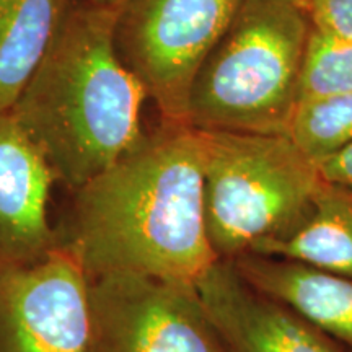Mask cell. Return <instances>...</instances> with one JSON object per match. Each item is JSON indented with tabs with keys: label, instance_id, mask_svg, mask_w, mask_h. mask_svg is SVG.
<instances>
[{
	"label": "cell",
	"instance_id": "1",
	"mask_svg": "<svg viewBox=\"0 0 352 352\" xmlns=\"http://www.w3.org/2000/svg\"><path fill=\"white\" fill-rule=\"evenodd\" d=\"M72 195L57 240L90 280L132 274L196 285L219 261L206 233L195 127L162 121Z\"/></svg>",
	"mask_w": 352,
	"mask_h": 352
},
{
	"label": "cell",
	"instance_id": "2",
	"mask_svg": "<svg viewBox=\"0 0 352 352\" xmlns=\"http://www.w3.org/2000/svg\"><path fill=\"white\" fill-rule=\"evenodd\" d=\"M121 6L72 0L10 109L70 192L120 160L145 132L147 94L114 44Z\"/></svg>",
	"mask_w": 352,
	"mask_h": 352
},
{
	"label": "cell",
	"instance_id": "3",
	"mask_svg": "<svg viewBox=\"0 0 352 352\" xmlns=\"http://www.w3.org/2000/svg\"><path fill=\"white\" fill-rule=\"evenodd\" d=\"M311 26L303 0H243L197 74L186 124L287 135Z\"/></svg>",
	"mask_w": 352,
	"mask_h": 352
},
{
	"label": "cell",
	"instance_id": "4",
	"mask_svg": "<svg viewBox=\"0 0 352 352\" xmlns=\"http://www.w3.org/2000/svg\"><path fill=\"white\" fill-rule=\"evenodd\" d=\"M199 132L204 223L217 259L258 254L307 219L324 179L289 135Z\"/></svg>",
	"mask_w": 352,
	"mask_h": 352
},
{
	"label": "cell",
	"instance_id": "5",
	"mask_svg": "<svg viewBox=\"0 0 352 352\" xmlns=\"http://www.w3.org/2000/svg\"><path fill=\"white\" fill-rule=\"evenodd\" d=\"M243 0H124L114 25L121 60L162 121L186 124L189 95Z\"/></svg>",
	"mask_w": 352,
	"mask_h": 352
},
{
	"label": "cell",
	"instance_id": "6",
	"mask_svg": "<svg viewBox=\"0 0 352 352\" xmlns=\"http://www.w3.org/2000/svg\"><path fill=\"white\" fill-rule=\"evenodd\" d=\"M88 352H226L195 285L118 274L90 280Z\"/></svg>",
	"mask_w": 352,
	"mask_h": 352
},
{
	"label": "cell",
	"instance_id": "7",
	"mask_svg": "<svg viewBox=\"0 0 352 352\" xmlns=\"http://www.w3.org/2000/svg\"><path fill=\"white\" fill-rule=\"evenodd\" d=\"M88 351L90 279L72 253L0 267V352Z\"/></svg>",
	"mask_w": 352,
	"mask_h": 352
},
{
	"label": "cell",
	"instance_id": "8",
	"mask_svg": "<svg viewBox=\"0 0 352 352\" xmlns=\"http://www.w3.org/2000/svg\"><path fill=\"white\" fill-rule=\"evenodd\" d=\"M195 287L226 352H349L246 283L232 261L219 259Z\"/></svg>",
	"mask_w": 352,
	"mask_h": 352
},
{
	"label": "cell",
	"instance_id": "9",
	"mask_svg": "<svg viewBox=\"0 0 352 352\" xmlns=\"http://www.w3.org/2000/svg\"><path fill=\"white\" fill-rule=\"evenodd\" d=\"M54 173L12 113L0 114V267L34 263L59 246L50 220Z\"/></svg>",
	"mask_w": 352,
	"mask_h": 352
},
{
	"label": "cell",
	"instance_id": "10",
	"mask_svg": "<svg viewBox=\"0 0 352 352\" xmlns=\"http://www.w3.org/2000/svg\"><path fill=\"white\" fill-rule=\"evenodd\" d=\"M232 263L254 289L292 308L352 352V277L258 254H246Z\"/></svg>",
	"mask_w": 352,
	"mask_h": 352
},
{
	"label": "cell",
	"instance_id": "11",
	"mask_svg": "<svg viewBox=\"0 0 352 352\" xmlns=\"http://www.w3.org/2000/svg\"><path fill=\"white\" fill-rule=\"evenodd\" d=\"M72 0H0V114L16 103Z\"/></svg>",
	"mask_w": 352,
	"mask_h": 352
},
{
	"label": "cell",
	"instance_id": "12",
	"mask_svg": "<svg viewBox=\"0 0 352 352\" xmlns=\"http://www.w3.org/2000/svg\"><path fill=\"white\" fill-rule=\"evenodd\" d=\"M258 256L352 277V188L324 182L307 219L284 240L264 246Z\"/></svg>",
	"mask_w": 352,
	"mask_h": 352
},
{
	"label": "cell",
	"instance_id": "13",
	"mask_svg": "<svg viewBox=\"0 0 352 352\" xmlns=\"http://www.w3.org/2000/svg\"><path fill=\"white\" fill-rule=\"evenodd\" d=\"M287 135L316 164L352 144V91L300 101Z\"/></svg>",
	"mask_w": 352,
	"mask_h": 352
},
{
	"label": "cell",
	"instance_id": "14",
	"mask_svg": "<svg viewBox=\"0 0 352 352\" xmlns=\"http://www.w3.org/2000/svg\"><path fill=\"white\" fill-rule=\"evenodd\" d=\"M352 91V41L311 26L303 56L298 103Z\"/></svg>",
	"mask_w": 352,
	"mask_h": 352
},
{
	"label": "cell",
	"instance_id": "15",
	"mask_svg": "<svg viewBox=\"0 0 352 352\" xmlns=\"http://www.w3.org/2000/svg\"><path fill=\"white\" fill-rule=\"evenodd\" d=\"M311 25L352 41V0H308Z\"/></svg>",
	"mask_w": 352,
	"mask_h": 352
},
{
	"label": "cell",
	"instance_id": "16",
	"mask_svg": "<svg viewBox=\"0 0 352 352\" xmlns=\"http://www.w3.org/2000/svg\"><path fill=\"white\" fill-rule=\"evenodd\" d=\"M316 165L324 182L352 188V144L323 158Z\"/></svg>",
	"mask_w": 352,
	"mask_h": 352
},
{
	"label": "cell",
	"instance_id": "17",
	"mask_svg": "<svg viewBox=\"0 0 352 352\" xmlns=\"http://www.w3.org/2000/svg\"><path fill=\"white\" fill-rule=\"evenodd\" d=\"M85 2H94V3H104V6H121L124 0H85Z\"/></svg>",
	"mask_w": 352,
	"mask_h": 352
},
{
	"label": "cell",
	"instance_id": "18",
	"mask_svg": "<svg viewBox=\"0 0 352 352\" xmlns=\"http://www.w3.org/2000/svg\"><path fill=\"white\" fill-rule=\"evenodd\" d=\"M303 2H305V3H307V2H308V0H303Z\"/></svg>",
	"mask_w": 352,
	"mask_h": 352
}]
</instances>
